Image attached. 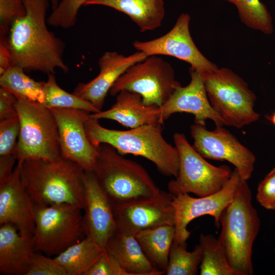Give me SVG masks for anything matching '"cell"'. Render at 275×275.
<instances>
[{"mask_svg": "<svg viewBox=\"0 0 275 275\" xmlns=\"http://www.w3.org/2000/svg\"><path fill=\"white\" fill-rule=\"evenodd\" d=\"M33 236H23L11 224L0 227V273L26 275L36 252Z\"/></svg>", "mask_w": 275, "mask_h": 275, "instance_id": "21", "label": "cell"}, {"mask_svg": "<svg viewBox=\"0 0 275 275\" xmlns=\"http://www.w3.org/2000/svg\"><path fill=\"white\" fill-rule=\"evenodd\" d=\"M49 2L51 3L52 6V9L53 10L55 9L59 3L60 0H47Z\"/></svg>", "mask_w": 275, "mask_h": 275, "instance_id": "40", "label": "cell"}, {"mask_svg": "<svg viewBox=\"0 0 275 275\" xmlns=\"http://www.w3.org/2000/svg\"><path fill=\"white\" fill-rule=\"evenodd\" d=\"M175 233L174 225H164L142 230L135 235L148 259L157 269L164 272Z\"/></svg>", "mask_w": 275, "mask_h": 275, "instance_id": "24", "label": "cell"}, {"mask_svg": "<svg viewBox=\"0 0 275 275\" xmlns=\"http://www.w3.org/2000/svg\"><path fill=\"white\" fill-rule=\"evenodd\" d=\"M20 129L18 116L0 121V156L14 154Z\"/></svg>", "mask_w": 275, "mask_h": 275, "instance_id": "32", "label": "cell"}, {"mask_svg": "<svg viewBox=\"0 0 275 275\" xmlns=\"http://www.w3.org/2000/svg\"><path fill=\"white\" fill-rule=\"evenodd\" d=\"M90 116L98 120H112L129 128L150 124H163L160 107L145 105L140 94L127 90L117 95L116 102L110 108Z\"/></svg>", "mask_w": 275, "mask_h": 275, "instance_id": "20", "label": "cell"}, {"mask_svg": "<svg viewBox=\"0 0 275 275\" xmlns=\"http://www.w3.org/2000/svg\"><path fill=\"white\" fill-rule=\"evenodd\" d=\"M26 275H67L54 258L36 252Z\"/></svg>", "mask_w": 275, "mask_h": 275, "instance_id": "34", "label": "cell"}, {"mask_svg": "<svg viewBox=\"0 0 275 275\" xmlns=\"http://www.w3.org/2000/svg\"><path fill=\"white\" fill-rule=\"evenodd\" d=\"M199 243L202 248L201 275H235L218 238L212 234H201Z\"/></svg>", "mask_w": 275, "mask_h": 275, "instance_id": "27", "label": "cell"}, {"mask_svg": "<svg viewBox=\"0 0 275 275\" xmlns=\"http://www.w3.org/2000/svg\"><path fill=\"white\" fill-rule=\"evenodd\" d=\"M92 5L108 7L126 14L141 32L160 26L165 15L163 0H89L85 6Z\"/></svg>", "mask_w": 275, "mask_h": 275, "instance_id": "23", "label": "cell"}, {"mask_svg": "<svg viewBox=\"0 0 275 275\" xmlns=\"http://www.w3.org/2000/svg\"><path fill=\"white\" fill-rule=\"evenodd\" d=\"M82 210L68 204L35 205L36 251L55 257L86 237Z\"/></svg>", "mask_w": 275, "mask_h": 275, "instance_id": "8", "label": "cell"}, {"mask_svg": "<svg viewBox=\"0 0 275 275\" xmlns=\"http://www.w3.org/2000/svg\"><path fill=\"white\" fill-rule=\"evenodd\" d=\"M105 249L85 237L53 258L64 268L67 275H85L101 257Z\"/></svg>", "mask_w": 275, "mask_h": 275, "instance_id": "25", "label": "cell"}, {"mask_svg": "<svg viewBox=\"0 0 275 275\" xmlns=\"http://www.w3.org/2000/svg\"><path fill=\"white\" fill-rule=\"evenodd\" d=\"M26 13L15 19L8 38L11 66L25 72L40 71L55 74L57 68L64 73L69 67L63 60L64 43L46 25L47 0H23Z\"/></svg>", "mask_w": 275, "mask_h": 275, "instance_id": "1", "label": "cell"}, {"mask_svg": "<svg viewBox=\"0 0 275 275\" xmlns=\"http://www.w3.org/2000/svg\"><path fill=\"white\" fill-rule=\"evenodd\" d=\"M11 66V53L8 38H0V75Z\"/></svg>", "mask_w": 275, "mask_h": 275, "instance_id": "39", "label": "cell"}, {"mask_svg": "<svg viewBox=\"0 0 275 275\" xmlns=\"http://www.w3.org/2000/svg\"><path fill=\"white\" fill-rule=\"evenodd\" d=\"M18 163L23 185L35 205L68 204L83 209L85 171L77 164L62 157Z\"/></svg>", "mask_w": 275, "mask_h": 275, "instance_id": "3", "label": "cell"}, {"mask_svg": "<svg viewBox=\"0 0 275 275\" xmlns=\"http://www.w3.org/2000/svg\"><path fill=\"white\" fill-rule=\"evenodd\" d=\"M105 249L117 261L127 275H161L142 250L134 235L117 229L108 240Z\"/></svg>", "mask_w": 275, "mask_h": 275, "instance_id": "22", "label": "cell"}, {"mask_svg": "<svg viewBox=\"0 0 275 275\" xmlns=\"http://www.w3.org/2000/svg\"><path fill=\"white\" fill-rule=\"evenodd\" d=\"M193 148L204 158L227 161L238 170L242 180L251 177L256 161L254 154L223 126L208 130L194 124L190 127Z\"/></svg>", "mask_w": 275, "mask_h": 275, "instance_id": "12", "label": "cell"}, {"mask_svg": "<svg viewBox=\"0 0 275 275\" xmlns=\"http://www.w3.org/2000/svg\"><path fill=\"white\" fill-rule=\"evenodd\" d=\"M147 57L139 51L127 56L116 51H106L99 59L97 76L88 82L79 83L72 93L101 111L107 93L118 78L130 66Z\"/></svg>", "mask_w": 275, "mask_h": 275, "instance_id": "19", "label": "cell"}, {"mask_svg": "<svg viewBox=\"0 0 275 275\" xmlns=\"http://www.w3.org/2000/svg\"><path fill=\"white\" fill-rule=\"evenodd\" d=\"M274 250H275V249H274Z\"/></svg>", "mask_w": 275, "mask_h": 275, "instance_id": "42", "label": "cell"}, {"mask_svg": "<svg viewBox=\"0 0 275 275\" xmlns=\"http://www.w3.org/2000/svg\"><path fill=\"white\" fill-rule=\"evenodd\" d=\"M90 115L85 127L89 141L95 147L108 144L123 155L131 154L147 159L164 176H177L178 151L164 139L162 124H146L126 130L111 129L101 126L98 119Z\"/></svg>", "mask_w": 275, "mask_h": 275, "instance_id": "2", "label": "cell"}, {"mask_svg": "<svg viewBox=\"0 0 275 275\" xmlns=\"http://www.w3.org/2000/svg\"><path fill=\"white\" fill-rule=\"evenodd\" d=\"M190 81L185 87L178 86L169 98L160 107L161 122L177 113L191 114L195 123L205 125L207 119L216 126H224L221 118L213 110L208 98L202 74L190 68Z\"/></svg>", "mask_w": 275, "mask_h": 275, "instance_id": "17", "label": "cell"}, {"mask_svg": "<svg viewBox=\"0 0 275 275\" xmlns=\"http://www.w3.org/2000/svg\"><path fill=\"white\" fill-rule=\"evenodd\" d=\"M190 20L188 14L182 13L167 34L148 41H135L133 46L148 57L164 55L176 58L189 64L191 68L202 74L212 72L218 67L205 57L195 45L190 33Z\"/></svg>", "mask_w": 275, "mask_h": 275, "instance_id": "13", "label": "cell"}, {"mask_svg": "<svg viewBox=\"0 0 275 275\" xmlns=\"http://www.w3.org/2000/svg\"><path fill=\"white\" fill-rule=\"evenodd\" d=\"M0 86L17 98L41 104L44 102L43 81L35 80L19 67L10 66L1 75Z\"/></svg>", "mask_w": 275, "mask_h": 275, "instance_id": "26", "label": "cell"}, {"mask_svg": "<svg viewBox=\"0 0 275 275\" xmlns=\"http://www.w3.org/2000/svg\"><path fill=\"white\" fill-rule=\"evenodd\" d=\"M202 259V248L200 243L195 246L193 251L188 252L186 248L173 242L165 274L196 275Z\"/></svg>", "mask_w": 275, "mask_h": 275, "instance_id": "30", "label": "cell"}, {"mask_svg": "<svg viewBox=\"0 0 275 275\" xmlns=\"http://www.w3.org/2000/svg\"><path fill=\"white\" fill-rule=\"evenodd\" d=\"M173 196L164 191L157 196L114 206L117 230L135 235L164 225H174Z\"/></svg>", "mask_w": 275, "mask_h": 275, "instance_id": "15", "label": "cell"}, {"mask_svg": "<svg viewBox=\"0 0 275 275\" xmlns=\"http://www.w3.org/2000/svg\"><path fill=\"white\" fill-rule=\"evenodd\" d=\"M218 239L235 275H252L253 245L260 228V219L252 204L247 181L242 180L234 200L223 211Z\"/></svg>", "mask_w": 275, "mask_h": 275, "instance_id": "4", "label": "cell"}, {"mask_svg": "<svg viewBox=\"0 0 275 275\" xmlns=\"http://www.w3.org/2000/svg\"><path fill=\"white\" fill-rule=\"evenodd\" d=\"M16 109L20 124L14 153L17 162L60 158L58 126L50 109L41 103L17 98Z\"/></svg>", "mask_w": 275, "mask_h": 275, "instance_id": "6", "label": "cell"}, {"mask_svg": "<svg viewBox=\"0 0 275 275\" xmlns=\"http://www.w3.org/2000/svg\"><path fill=\"white\" fill-rule=\"evenodd\" d=\"M43 81L44 101L42 104L47 108H67L84 110L94 113L99 112L92 104L73 93H69L57 84L54 74H49Z\"/></svg>", "mask_w": 275, "mask_h": 275, "instance_id": "28", "label": "cell"}, {"mask_svg": "<svg viewBox=\"0 0 275 275\" xmlns=\"http://www.w3.org/2000/svg\"><path fill=\"white\" fill-rule=\"evenodd\" d=\"M85 275H127V274L105 249L101 257Z\"/></svg>", "mask_w": 275, "mask_h": 275, "instance_id": "36", "label": "cell"}, {"mask_svg": "<svg viewBox=\"0 0 275 275\" xmlns=\"http://www.w3.org/2000/svg\"><path fill=\"white\" fill-rule=\"evenodd\" d=\"M57 122L61 156L79 166L85 172H93L98 147L89 141L85 127L89 112L78 109L53 108Z\"/></svg>", "mask_w": 275, "mask_h": 275, "instance_id": "14", "label": "cell"}, {"mask_svg": "<svg viewBox=\"0 0 275 275\" xmlns=\"http://www.w3.org/2000/svg\"><path fill=\"white\" fill-rule=\"evenodd\" d=\"M25 13L23 0H0V38H8L13 21Z\"/></svg>", "mask_w": 275, "mask_h": 275, "instance_id": "33", "label": "cell"}, {"mask_svg": "<svg viewBox=\"0 0 275 275\" xmlns=\"http://www.w3.org/2000/svg\"><path fill=\"white\" fill-rule=\"evenodd\" d=\"M83 183L86 237L105 248L117 229L113 205L93 172L85 171Z\"/></svg>", "mask_w": 275, "mask_h": 275, "instance_id": "16", "label": "cell"}, {"mask_svg": "<svg viewBox=\"0 0 275 275\" xmlns=\"http://www.w3.org/2000/svg\"><path fill=\"white\" fill-rule=\"evenodd\" d=\"M180 85L172 66L161 58L151 56L127 69L109 93L114 96L123 90L135 92L142 96L145 105L160 107Z\"/></svg>", "mask_w": 275, "mask_h": 275, "instance_id": "10", "label": "cell"}, {"mask_svg": "<svg viewBox=\"0 0 275 275\" xmlns=\"http://www.w3.org/2000/svg\"><path fill=\"white\" fill-rule=\"evenodd\" d=\"M202 76L211 106L224 125L241 128L258 120L256 95L242 77L224 67Z\"/></svg>", "mask_w": 275, "mask_h": 275, "instance_id": "7", "label": "cell"}, {"mask_svg": "<svg viewBox=\"0 0 275 275\" xmlns=\"http://www.w3.org/2000/svg\"><path fill=\"white\" fill-rule=\"evenodd\" d=\"M234 4L241 21L247 26L266 35L273 31L271 16L260 0H222Z\"/></svg>", "mask_w": 275, "mask_h": 275, "instance_id": "29", "label": "cell"}, {"mask_svg": "<svg viewBox=\"0 0 275 275\" xmlns=\"http://www.w3.org/2000/svg\"><path fill=\"white\" fill-rule=\"evenodd\" d=\"M98 149L93 173L113 207L161 193L141 164L125 158L108 144H102Z\"/></svg>", "mask_w": 275, "mask_h": 275, "instance_id": "5", "label": "cell"}, {"mask_svg": "<svg viewBox=\"0 0 275 275\" xmlns=\"http://www.w3.org/2000/svg\"><path fill=\"white\" fill-rule=\"evenodd\" d=\"M4 224L14 226L23 236L35 232V204L23 185L18 162L11 176L0 183V226Z\"/></svg>", "mask_w": 275, "mask_h": 275, "instance_id": "18", "label": "cell"}, {"mask_svg": "<svg viewBox=\"0 0 275 275\" xmlns=\"http://www.w3.org/2000/svg\"><path fill=\"white\" fill-rule=\"evenodd\" d=\"M173 140L179 153V168L177 176L168 184L169 193L173 197L192 193L202 197L218 191L229 179L231 169L207 162L183 133H175Z\"/></svg>", "mask_w": 275, "mask_h": 275, "instance_id": "9", "label": "cell"}, {"mask_svg": "<svg viewBox=\"0 0 275 275\" xmlns=\"http://www.w3.org/2000/svg\"><path fill=\"white\" fill-rule=\"evenodd\" d=\"M89 0H61L48 16L47 23L54 27L68 29L76 23L78 12Z\"/></svg>", "mask_w": 275, "mask_h": 275, "instance_id": "31", "label": "cell"}, {"mask_svg": "<svg viewBox=\"0 0 275 275\" xmlns=\"http://www.w3.org/2000/svg\"><path fill=\"white\" fill-rule=\"evenodd\" d=\"M17 162L14 154L0 156V183L6 181L12 175Z\"/></svg>", "mask_w": 275, "mask_h": 275, "instance_id": "38", "label": "cell"}, {"mask_svg": "<svg viewBox=\"0 0 275 275\" xmlns=\"http://www.w3.org/2000/svg\"><path fill=\"white\" fill-rule=\"evenodd\" d=\"M256 198L263 208L275 210V168L258 184Z\"/></svg>", "mask_w": 275, "mask_h": 275, "instance_id": "35", "label": "cell"}, {"mask_svg": "<svg viewBox=\"0 0 275 275\" xmlns=\"http://www.w3.org/2000/svg\"><path fill=\"white\" fill-rule=\"evenodd\" d=\"M243 180L235 168L223 187L209 196L194 198L188 194L173 197L175 237L173 242L187 247L186 241L190 235L187 225L193 219L205 215L214 217L215 226L220 227L219 219L224 209L234 200Z\"/></svg>", "mask_w": 275, "mask_h": 275, "instance_id": "11", "label": "cell"}, {"mask_svg": "<svg viewBox=\"0 0 275 275\" xmlns=\"http://www.w3.org/2000/svg\"><path fill=\"white\" fill-rule=\"evenodd\" d=\"M17 98L13 94L1 87L0 88V120L17 116L16 103Z\"/></svg>", "mask_w": 275, "mask_h": 275, "instance_id": "37", "label": "cell"}, {"mask_svg": "<svg viewBox=\"0 0 275 275\" xmlns=\"http://www.w3.org/2000/svg\"><path fill=\"white\" fill-rule=\"evenodd\" d=\"M268 119L275 126V112L268 117Z\"/></svg>", "mask_w": 275, "mask_h": 275, "instance_id": "41", "label": "cell"}]
</instances>
